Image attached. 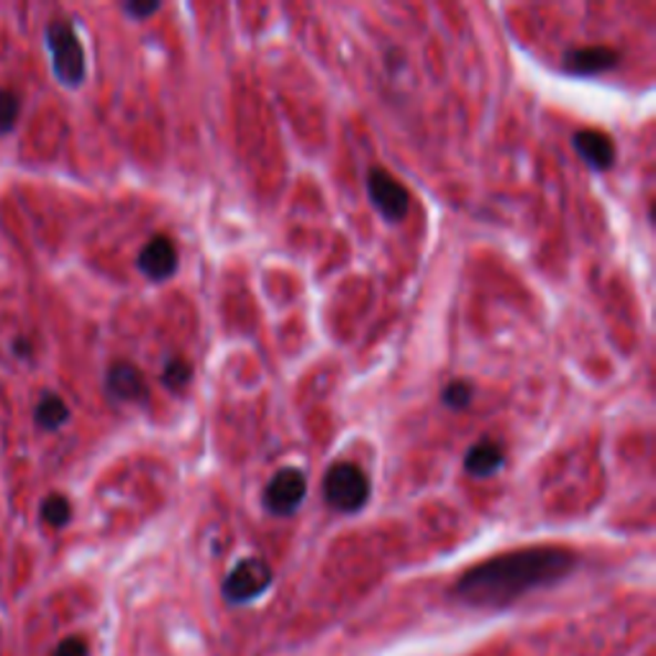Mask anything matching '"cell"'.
<instances>
[{
	"instance_id": "1",
	"label": "cell",
	"mask_w": 656,
	"mask_h": 656,
	"mask_svg": "<svg viewBox=\"0 0 656 656\" xmlns=\"http://www.w3.org/2000/svg\"><path fill=\"white\" fill-rule=\"evenodd\" d=\"M577 556L564 546H529L485 559L461 574L455 595L472 607H508L539 587L564 580Z\"/></svg>"
},
{
	"instance_id": "2",
	"label": "cell",
	"mask_w": 656,
	"mask_h": 656,
	"mask_svg": "<svg viewBox=\"0 0 656 656\" xmlns=\"http://www.w3.org/2000/svg\"><path fill=\"white\" fill-rule=\"evenodd\" d=\"M46 46L52 54V70L54 77L62 85L77 87L85 80V50L80 44L77 31L72 29L70 21L56 19L46 27Z\"/></svg>"
},
{
	"instance_id": "3",
	"label": "cell",
	"mask_w": 656,
	"mask_h": 656,
	"mask_svg": "<svg viewBox=\"0 0 656 656\" xmlns=\"http://www.w3.org/2000/svg\"><path fill=\"white\" fill-rule=\"evenodd\" d=\"M323 500L342 513H356L369 500V480L352 461H336L321 482Z\"/></svg>"
},
{
	"instance_id": "4",
	"label": "cell",
	"mask_w": 656,
	"mask_h": 656,
	"mask_svg": "<svg viewBox=\"0 0 656 656\" xmlns=\"http://www.w3.org/2000/svg\"><path fill=\"white\" fill-rule=\"evenodd\" d=\"M270 585H272L270 564L259 556H249V559H241V562L229 572V577L223 582V595L229 603L241 605V603L257 601V597L262 595Z\"/></svg>"
},
{
	"instance_id": "5",
	"label": "cell",
	"mask_w": 656,
	"mask_h": 656,
	"mask_svg": "<svg viewBox=\"0 0 656 656\" xmlns=\"http://www.w3.org/2000/svg\"><path fill=\"white\" fill-rule=\"evenodd\" d=\"M367 192H369V200L375 202V208L383 214L385 221H403V218L408 216V208H410L408 190H405L400 180H395L391 173H385V169L379 167L369 169Z\"/></svg>"
},
{
	"instance_id": "6",
	"label": "cell",
	"mask_w": 656,
	"mask_h": 656,
	"mask_svg": "<svg viewBox=\"0 0 656 656\" xmlns=\"http://www.w3.org/2000/svg\"><path fill=\"white\" fill-rule=\"evenodd\" d=\"M305 498V477L301 469H280L278 475L267 482L264 506L274 516H290L301 508Z\"/></svg>"
},
{
	"instance_id": "7",
	"label": "cell",
	"mask_w": 656,
	"mask_h": 656,
	"mask_svg": "<svg viewBox=\"0 0 656 656\" xmlns=\"http://www.w3.org/2000/svg\"><path fill=\"white\" fill-rule=\"evenodd\" d=\"M105 391L111 393V398L121 403H144L149 398L147 379L132 362L111 364L108 375H105Z\"/></svg>"
},
{
	"instance_id": "8",
	"label": "cell",
	"mask_w": 656,
	"mask_h": 656,
	"mask_svg": "<svg viewBox=\"0 0 656 656\" xmlns=\"http://www.w3.org/2000/svg\"><path fill=\"white\" fill-rule=\"evenodd\" d=\"M136 264H139V270L154 282L169 280L177 272L175 241L169 237H165V233H159V237L149 239L147 244H144L142 252H139Z\"/></svg>"
},
{
	"instance_id": "9",
	"label": "cell",
	"mask_w": 656,
	"mask_h": 656,
	"mask_svg": "<svg viewBox=\"0 0 656 656\" xmlns=\"http://www.w3.org/2000/svg\"><path fill=\"white\" fill-rule=\"evenodd\" d=\"M615 64H618V52L611 46H580L564 54L566 72H577V75H601Z\"/></svg>"
},
{
	"instance_id": "10",
	"label": "cell",
	"mask_w": 656,
	"mask_h": 656,
	"mask_svg": "<svg viewBox=\"0 0 656 656\" xmlns=\"http://www.w3.org/2000/svg\"><path fill=\"white\" fill-rule=\"evenodd\" d=\"M574 149L580 152V157L587 162L590 167L595 169H607L615 159V147L611 142V136H605L603 132H593V128H585V132H577L572 136Z\"/></svg>"
},
{
	"instance_id": "11",
	"label": "cell",
	"mask_w": 656,
	"mask_h": 656,
	"mask_svg": "<svg viewBox=\"0 0 656 656\" xmlns=\"http://www.w3.org/2000/svg\"><path fill=\"white\" fill-rule=\"evenodd\" d=\"M506 465L503 447L496 441H480L467 451L465 457V472L472 477H490Z\"/></svg>"
},
{
	"instance_id": "12",
	"label": "cell",
	"mask_w": 656,
	"mask_h": 656,
	"mask_svg": "<svg viewBox=\"0 0 656 656\" xmlns=\"http://www.w3.org/2000/svg\"><path fill=\"white\" fill-rule=\"evenodd\" d=\"M34 420H37V426L46 428V431H56V428H62L70 420L67 403H64L60 395H54V393L44 395V398L37 403Z\"/></svg>"
},
{
	"instance_id": "13",
	"label": "cell",
	"mask_w": 656,
	"mask_h": 656,
	"mask_svg": "<svg viewBox=\"0 0 656 656\" xmlns=\"http://www.w3.org/2000/svg\"><path fill=\"white\" fill-rule=\"evenodd\" d=\"M162 383H165L167 391L183 393L192 383V364L188 360H180V356L169 360L165 369H162Z\"/></svg>"
},
{
	"instance_id": "14",
	"label": "cell",
	"mask_w": 656,
	"mask_h": 656,
	"mask_svg": "<svg viewBox=\"0 0 656 656\" xmlns=\"http://www.w3.org/2000/svg\"><path fill=\"white\" fill-rule=\"evenodd\" d=\"M21 116V98L8 87H0V136L11 134Z\"/></svg>"
},
{
	"instance_id": "15",
	"label": "cell",
	"mask_w": 656,
	"mask_h": 656,
	"mask_svg": "<svg viewBox=\"0 0 656 656\" xmlns=\"http://www.w3.org/2000/svg\"><path fill=\"white\" fill-rule=\"evenodd\" d=\"M42 518H44V523H50L52 529H62V525H67L70 523V518H72V506H70V500L64 498V496H50V498H44V503H42Z\"/></svg>"
},
{
	"instance_id": "16",
	"label": "cell",
	"mask_w": 656,
	"mask_h": 656,
	"mask_svg": "<svg viewBox=\"0 0 656 656\" xmlns=\"http://www.w3.org/2000/svg\"><path fill=\"white\" fill-rule=\"evenodd\" d=\"M472 395H475V391L467 379H455V383H449L447 387H444L441 400L451 410H465L467 405L472 403Z\"/></svg>"
},
{
	"instance_id": "17",
	"label": "cell",
	"mask_w": 656,
	"mask_h": 656,
	"mask_svg": "<svg viewBox=\"0 0 656 656\" xmlns=\"http://www.w3.org/2000/svg\"><path fill=\"white\" fill-rule=\"evenodd\" d=\"M87 654H91V649H87V642L83 636H67L54 649V656H87Z\"/></svg>"
},
{
	"instance_id": "18",
	"label": "cell",
	"mask_w": 656,
	"mask_h": 656,
	"mask_svg": "<svg viewBox=\"0 0 656 656\" xmlns=\"http://www.w3.org/2000/svg\"><path fill=\"white\" fill-rule=\"evenodd\" d=\"M159 3L157 0H128V3L124 6V11L128 15H134V19H149V15H154L159 11Z\"/></svg>"
},
{
	"instance_id": "19",
	"label": "cell",
	"mask_w": 656,
	"mask_h": 656,
	"mask_svg": "<svg viewBox=\"0 0 656 656\" xmlns=\"http://www.w3.org/2000/svg\"><path fill=\"white\" fill-rule=\"evenodd\" d=\"M15 352H19L21 356L29 354V344L27 342H15Z\"/></svg>"
}]
</instances>
